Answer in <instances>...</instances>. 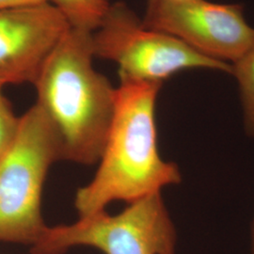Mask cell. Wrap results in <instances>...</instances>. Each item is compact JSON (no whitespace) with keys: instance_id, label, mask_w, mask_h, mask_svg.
<instances>
[{"instance_id":"obj_2","label":"cell","mask_w":254,"mask_h":254,"mask_svg":"<svg viewBox=\"0 0 254 254\" xmlns=\"http://www.w3.org/2000/svg\"><path fill=\"white\" fill-rule=\"evenodd\" d=\"M91 34L69 27L33 84L36 104L52 128L61 160L87 166L100 159L117 92L93 67Z\"/></svg>"},{"instance_id":"obj_10","label":"cell","mask_w":254,"mask_h":254,"mask_svg":"<svg viewBox=\"0 0 254 254\" xmlns=\"http://www.w3.org/2000/svg\"><path fill=\"white\" fill-rule=\"evenodd\" d=\"M19 120L9 101L0 108V163L8 154L17 134Z\"/></svg>"},{"instance_id":"obj_13","label":"cell","mask_w":254,"mask_h":254,"mask_svg":"<svg viewBox=\"0 0 254 254\" xmlns=\"http://www.w3.org/2000/svg\"><path fill=\"white\" fill-rule=\"evenodd\" d=\"M252 254H254V220L252 228Z\"/></svg>"},{"instance_id":"obj_4","label":"cell","mask_w":254,"mask_h":254,"mask_svg":"<svg viewBox=\"0 0 254 254\" xmlns=\"http://www.w3.org/2000/svg\"><path fill=\"white\" fill-rule=\"evenodd\" d=\"M177 234L161 192L127 204L117 215L106 210L72 224L48 227L31 254H64L90 247L104 254H176Z\"/></svg>"},{"instance_id":"obj_3","label":"cell","mask_w":254,"mask_h":254,"mask_svg":"<svg viewBox=\"0 0 254 254\" xmlns=\"http://www.w3.org/2000/svg\"><path fill=\"white\" fill-rule=\"evenodd\" d=\"M59 160L52 128L35 103L20 116L15 139L0 163V243L31 248L43 236L44 185Z\"/></svg>"},{"instance_id":"obj_11","label":"cell","mask_w":254,"mask_h":254,"mask_svg":"<svg viewBox=\"0 0 254 254\" xmlns=\"http://www.w3.org/2000/svg\"><path fill=\"white\" fill-rule=\"evenodd\" d=\"M49 3L48 0H0V10L20 9Z\"/></svg>"},{"instance_id":"obj_12","label":"cell","mask_w":254,"mask_h":254,"mask_svg":"<svg viewBox=\"0 0 254 254\" xmlns=\"http://www.w3.org/2000/svg\"><path fill=\"white\" fill-rule=\"evenodd\" d=\"M8 99L4 96V94H3V86H1L0 85V108L7 102Z\"/></svg>"},{"instance_id":"obj_6","label":"cell","mask_w":254,"mask_h":254,"mask_svg":"<svg viewBox=\"0 0 254 254\" xmlns=\"http://www.w3.org/2000/svg\"><path fill=\"white\" fill-rule=\"evenodd\" d=\"M142 24L226 64L239 61L254 38L241 6L206 0H148Z\"/></svg>"},{"instance_id":"obj_5","label":"cell","mask_w":254,"mask_h":254,"mask_svg":"<svg viewBox=\"0 0 254 254\" xmlns=\"http://www.w3.org/2000/svg\"><path fill=\"white\" fill-rule=\"evenodd\" d=\"M91 40L95 57L118 65L120 80L162 84L183 70L233 72L231 64L201 54L170 34L144 27L124 3L110 6Z\"/></svg>"},{"instance_id":"obj_8","label":"cell","mask_w":254,"mask_h":254,"mask_svg":"<svg viewBox=\"0 0 254 254\" xmlns=\"http://www.w3.org/2000/svg\"><path fill=\"white\" fill-rule=\"evenodd\" d=\"M73 29L93 33L109 13V0H48Z\"/></svg>"},{"instance_id":"obj_9","label":"cell","mask_w":254,"mask_h":254,"mask_svg":"<svg viewBox=\"0 0 254 254\" xmlns=\"http://www.w3.org/2000/svg\"><path fill=\"white\" fill-rule=\"evenodd\" d=\"M232 66V74L239 88L246 130L254 137V38L245 54Z\"/></svg>"},{"instance_id":"obj_1","label":"cell","mask_w":254,"mask_h":254,"mask_svg":"<svg viewBox=\"0 0 254 254\" xmlns=\"http://www.w3.org/2000/svg\"><path fill=\"white\" fill-rule=\"evenodd\" d=\"M161 83L120 80L109 135L91 182L78 189L74 207L79 218L127 204L182 180L176 164L165 161L157 144L155 105Z\"/></svg>"},{"instance_id":"obj_7","label":"cell","mask_w":254,"mask_h":254,"mask_svg":"<svg viewBox=\"0 0 254 254\" xmlns=\"http://www.w3.org/2000/svg\"><path fill=\"white\" fill-rule=\"evenodd\" d=\"M69 27L50 3L0 10V85H33Z\"/></svg>"}]
</instances>
